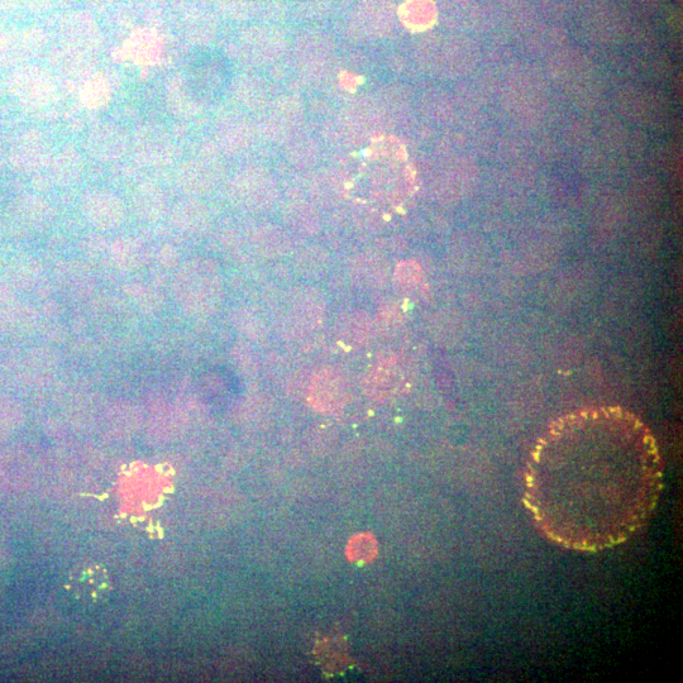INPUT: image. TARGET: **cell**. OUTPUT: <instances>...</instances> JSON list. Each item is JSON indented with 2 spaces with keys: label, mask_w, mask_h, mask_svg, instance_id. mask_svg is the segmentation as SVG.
<instances>
[{
  "label": "cell",
  "mask_w": 683,
  "mask_h": 683,
  "mask_svg": "<svg viewBox=\"0 0 683 683\" xmlns=\"http://www.w3.org/2000/svg\"><path fill=\"white\" fill-rule=\"evenodd\" d=\"M665 462L651 429L620 407L575 410L537 439L523 503L557 546L596 553L640 532L657 509Z\"/></svg>",
  "instance_id": "1"
},
{
  "label": "cell",
  "mask_w": 683,
  "mask_h": 683,
  "mask_svg": "<svg viewBox=\"0 0 683 683\" xmlns=\"http://www.w3.org/2000/svg\"><path fill=\"white\" fill-rule=\"evenodd\" d=\"M176 294L189 312L203 314L216 310L222 299L217 267L205 261L186 266L176 279Z\"/></svg>",
  "instance_id": "2"
},
{
  "label": "cell",
  "mask_w": 683,
  "mask_h": 683,
  "mask_svg": "<svg viewBox=\"0 0 683 683\" xmlns=\"http://www.w3.org/2000/svg\"><path fill=\"white\" fill-rule=\"evenodd\" d=\"M293 56L300 76L309 81L320 80L332 69L336 45L326 33L305 32L296 38Z\"/></svg>",
  "instance_id": "3"
},
{
  "label": "cell",
  "mask_w": 683,
  "mask_h": 683,
  "mask_svg": "<svg viewBox=\"0 0 683 683\" xmlns=\"http://www.w3.org/2000/svg\"><path fill=\"white\" fill-rule=\"evenodd\" d=\"M395 8L390 0H358L348 21V35L353 41L379 40L393 30Z\"/></svg>",
  "instance_id": "4"
},
{
  "label": "cell",
  "mask_w": 683,
  "mask_h": 683,
  "mask_svg": "<svg viewBox=\"0 0 683 683\" xmlns=\"http://www.w3.org/2000/svg\"><path fill=\"white\" fill-rule=\"evenodd\" d=\"M304 123L305 105L299 95H283L270 103L266 132L272 142L285 146L303 133Z\"/></svg>",
  "instance_id": "5"
},
{
  "label": "cell",
  "mask_w": 683,
  "mask_h": 683,
  "mask_svg": "<svg viewBox=\"0 0 683 683\" xmlns=\"http://www.w3.org/2000/svg\"><path fill=\"white\" fill-rule=\"evenodd\" d=\"M226 84V66L216 56L195 61L184 76L186 94L197 103L216 99Z\"/></svg>",
  "instance_id": "6"
},
{
  "label": "cell",
  "mask_w": 683,
  "mask_h": 683,
  "mask_svg": "<svg viewBox=\"0 0 683 683\" xmlns=\"http://www.w3.org/2000/svg\"><path fill=\"white\" fill-rule=\"evenodd\" d=\"M382 116L375 97H361L352 102L341 116V130L348 140L361 142L374 135Z\"/></svg>",
  "instance_id": "7"
},
{
  "label": "cell",
  "mask_w": 683,
  "mask_h": 683,
  "mask_svg": "<svg viewBox=\"0 0 683 683\" xmlns=\"http://www.w3.org/2000/svg\"><path fill=\"white\" fill-rule=\"evenodd\" d=\"M248 60L257 65H272L279 62L288 52V41L283 32L272 27L253 30L247 41Z\"/></svg>",
  "instance_id": "8"
},
{
  "label": "cell",
  "mask_w": 683,
  "mask_h": 683,
  "mask_svg": "<svg viewBox=\"0 0 683 683\" xmlns=\"http://www.w3.org/2000/svg\"><path fill=\"white\" fill-rule=\"evenodd\" d=\"M277 197L279 186L271 171L262 166L253 167L243 180L242 202L252 210H265L275 204Z\"/></svg>",
  "instance_id": "9"
},
{
  "label": "cell",
  "mask_w": 683,
  "mask_h": 683,
  "mask_svg": "<svg viewBox=\"0 0 683 683\" xmlns=\"http://www.w3.org/2000/svg\"><path fill=\"white\" fill-rule=\"evenodd\" d=\"M399 17L408 30L427 31L436 22V4L432 0H407L399 9Z\"/></svg>",
  "instance_id": "10"
},
{
  "label": "cell",
  "mask_w": 683,
  "mask_h": 683,
  "mask_svg": "<svg viewBox=\"0 0 683 683\" xmlns=\"http://www.w3.org/2000/svg\"><path fill=\"white\" fill-rule=\"evenodd\" d=\"M322 308V304L318 302H310V295L305 294L296 296V302H291L289 305V312L291 314V322L293 326L291 329L296 332L304 331V329H313L314 323L320 320V314H313V309Z\"/></svg>",
  "instance_id": "11"
},
{
  "label": "cell",
  "mask_w": 683,
  "mask_h": 683,
  "mask_svg": "<svg viewBox=\"0 0 683 683\" xmlns=\"http://www.w3.org/2000/svg\"><path fill=\"white\" fill-rule=\"evenodd\" d=\"M377 542L374 536L371 534H357V536L352 537L351 541L347 544V557L348 560L357 563H367L376 557L377 554Z\"/></svg>",
  "instance_id": "12"
},
{
  "label": "cell",
  "mask_w": 683,
  "mask_h": 683,
  "mask_svg": "<svg viewBox=\"0 0 683 683\" xmlns=\"http://www.w3.org/2000/svg\"><path fill=\"white\" fill-rule=\"evenodd\" d=\"M285 147H288V157L294 164H310L317 160V145L304 133H300L293 141L286 143Z\"/></svg>",
  "instance_id": "13"
},
{
  "label": "cell",
  "mask_w": 683,
  "mask_h": 683,
  "mask_svg": "<svg viewBox=\"0 0 683 683\" xmlns=\"http://www.w3.org/2000/svg\"><path fill=\"white\" fill-rule=\"evenodd\" d=\"M314 218L315 217L312 207H310V205L305 202L295 204L293 205V207H290V223L293 224V226H295V224L298 223L300 219H303L305 232L313 233V227L315 223Z\"/></svg>",
  "instance_id": "14"
}]
</instances>
